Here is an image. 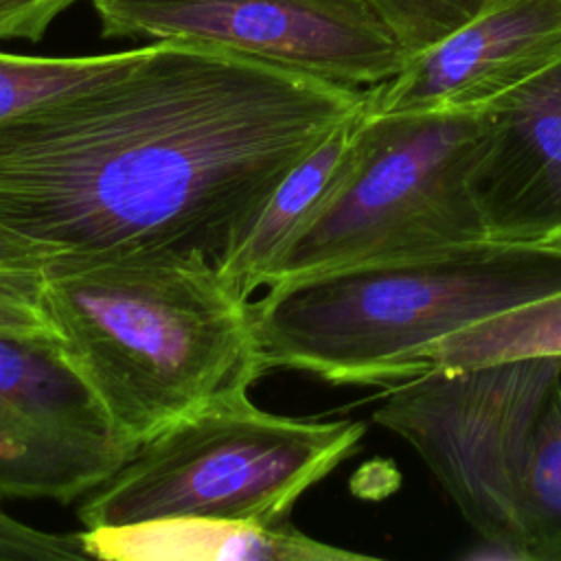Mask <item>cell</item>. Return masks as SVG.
Listing matches in <instances>:
<instances>
[{"label": "cell", "instance_id": "cell-1", "mask_svg": "<svg viewBox=\"0 0 561 561\" xmlns=\"http://www.w3.org/2000/svg\"><path fill=\"white\" fill-rule=\"evenodd\" d=\"M368 88L149 42L123 70L0 121V224L55 254L221 267L278 182Z\"/></svg>", "mask_w": 561, "mask_h": 561}, {"label": "cell", "instance_id": "cell-2", "mask_svg": "<svg viewBox=\"0 0 561 561\" xmlns=\"http://www.w3.org/2000/svg\"><path fill=\"white\" fill-rule=\"evenodd\" d=\"M44 300L66 359L134 447L265 373L250 300L215 265L57 254Z\"/></svg>", "mask_w": 561, "mask_h": 561}, {"label": "cell", "instance_id": "cell-3", "mask_svg": "<svg viewBox=\"0 0 561 561\" xmlns=\"http://www.w3.org/2000/svg\"><path fill=\"white\" fill-rule=\"evenodd\" d=\"M561 289V241H476L276 280L250 302L265 370L394 386L430 370L440 337Z\"/></svg>", "mask_w": 561, "mask_h": 561}, {"label": "cell", "instance_id": "cell-4", "mask_svg": "<svg viewBox=\"0 0 561 561\" xmlns=\"http://www.w3.org/2000/svg\"><path fill=\"white\" fill-rule=\"evenodd\" d=\"M366 423L272 414L250 394L217 401L142 440L77 500L83 528L169 517L287 522L362 443Z\"/></svg>", "mask_w": 561, "mask_h": 561}, {"label": "cell", "instance_id": "cell-5", "mask_svg": "<svg viewBox=\"0 0 561 561\" xmlns=\"http://www.w3.org/2000/svg\"><path fill=\"white\" fill-rule=\"evenodd\" d=\"M486 107L362 114L359 151L263 287L320 270L486 241L469 175Z\"/></svg>", "mask_w": 561, "mask_h": 561}, {"label": "cell", "instance_id": "cell-6", "mask_svg": "<svg viewBox=\"0 0 561 561\" xmlns=\"http://www.w3.org/2000/svg\"><path fill=\"white\" fill-rule=\"evenodd\" d=\"M561 357L430 368L390 386L375 423L427 465L465 522L524 559L522 486Z\"/></svg>", "mask_w": 561, "mask_h": 561}, {"label": "cell", "instance_id": "cell-7", "mask_svg": "<svg viewBox=\"0 0 561 561\" xmlns=\"http://www.w3.org/2000/svg\"><path fill=\"white\" fill-rule=\"evenodd\" d=\"M94 11L110 39L208 44L353 88L410 59L364 0H94Z\"/></svg>", "mask_w": 561, "mask_h": 561}, {"label": "cell", "instance_id": "cell-8", "mask_svg": "<svg viewBox=\"0 0 561 561\" xmlns=\"http://www.w3.org/2000/svg\"><path fill=\"white\" fill-rule=\"evenodd\" d=\"M131 451L57 335L0 331V497L77 502Z\"/></svg>", "mask_w": 561, "mask_h": 561}, {"label": "cell", "instance_id": "cell-9", "mask_svg": "<svg viewBox=\"0 0 561 561\" xmlns=\"http://www.w3.org/2000/svg\"><path fill=\"white\" fill-rule=\"evenodd\" d=\"M559 57L561 0H489L392 79L368 88V110L484 107Z\"/></svg>", "mask_w": 561, "mask_h": 561}, {"label": "cell", "instance_id": "cell-10", "mask_svg": "<svg viewBox=\"0 0 561 561\" xmlns=\"http://www.w3.org/2000/svg\"><path fill=\"white\" fill-rule=\"evenodd\" d=\"M484 107L469 186L486 237L561 241V57Z\"/></svg>", "mask_w": 561, "mask_h": 561}, {"label": "cell", "instance_id": "cell-11", "mask_svg": "<svg viewBox=\"0 0 561 561\" xmlns=\"http://www.w3.org/2000/svg\"><path fill=\"white\" fill-rule=\"evenodd\" d=\"M81 546L103 561H370L313 539L291 524L169 517L118 528H83Z\"/></svg>", "mask_w": 561, "mask_h": 561}, {"label": "cell", "instance_id": "cell-12", "mask_svg": "<svg viewBox=\"0 0 561 561\" xmlns=\"http://www.w3.org/2000/svg\"><path fill=\"white\" fill-rule=\"evenodd\" d=\"M364 110L307 153L274 188L245 241L219 267L228 285L250 300L283 250L318 215L359 151Z\"/></svg>", "mask_w": 561, "mask_h": 561}, {"label": "cell", "instance_id": "cell-13", "mask_svg": "<svg viewBox=\"0 0 561 561\" xmlns=\"http://www.w3.org/2000/svg\"><path fill=\"white\" fill-rule=\"evenodd\" d=\"M561 357V289L480 318L432 344L430 368Z\"/></svg>", "mask_w": 561, "mask_h": 561}, {"label": "cell", "instance_id": "cell-14", "mask_svg": "<svg viewBox=\"0 0 561 561\" xmlns=\"http://www.w3.org/2000/svg\"><path fill=\"white\" fill-rule=\"evenodd\" d=\"M524 559L561 561V383L552 390L522 486Z\"/></svg>", "mask_w": 561, "mask_h": 561}, {"label": "cell", "instance_id": "cell-15", "mask_svg": "<svg viewBox=\"0 0 561 561\" xmlns=\"http://www.w3.org/2000/svg\"><path fill=\"white\" fill-rule=\"evenodd\" d=\"M140 53L138 48L88 57H31L0 53V121L57 94L101 81Z\"/></svg>", "mask_w": 561, "mask_h": 561}, {"label": "cell", "instance_id": "cell-16", "mask_svg": "<svg viewBox=\"0 0 561 561\" xmlns=\"http://www.w3.org/2000/svg\"><path fill=\"white\" fill-rule=\"evenodd\" d=\"M388 26L408 57L434 46L465 22H469L489 0H364Z\"/></svg>", "mask_w": 561, "mask_h": 561}, {"label": "cell", "instance_id": "cell-17", "mask_svg": "<svg viewBox=\"0 0 561 561\" xmlns=\"http://www.w3.org/2000/svg\"><path fill=\"white\" fill-rule=\"evenodd\" d=\"M0 331L55 335L44 300V267L0 265Z\"/></svg>", "mask_w": 561, "mask_h": 561}, {"label": "cell", "instance_id": "cell-18", "mask_svg": "<svg viewBox=\"0 0 561 561\" xmlns=\"http://www.w3.org/2000/svg\"><path fill=\"white\" fill-rule=\"evenodd\" d=\"M79 0H0V42H39L48 26Z\"/></svg>", "mask_w": 561, "mask_h": 561}, {"label": "cell", "instance_id": "cell-19", "mask_svg": "<svg viewBox=\"0 0 561 561\" xmlns=\"http://www.w3.org/2000/svg\"><path fill=\"white\" fill-rule=\"evenodd\" d=\"M55 252L24 239L22 234L4 228L0 224V265L9 267H44Z\"/></svg>", "mask_w": 561, "mask_h": 561}]
</instances>
